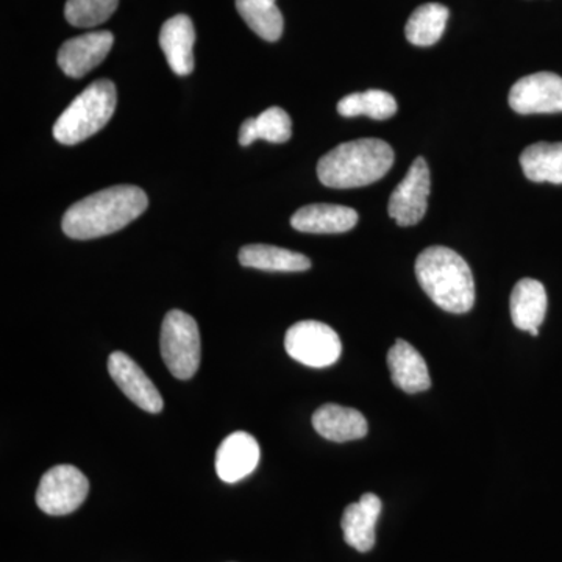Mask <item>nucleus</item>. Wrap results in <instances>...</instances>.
<instances>
[{
  "mask_svg": "<svg viewBox=\"0 0 562 562\" xmlns=\"http://www.w3.org/2000/svg\"><path fill=\"white\" fill-rule=\"evenodd\" d=\"M149 199L135 184L106 188L74 203L63 216L61 228L72 239L102 238L127 227L147 210Z\"/></svg>",
  "mask_w": 562,
  "mask_h": 562,
  "instance_id": "f257e3e1",
  "label": "nucleus"
},
{
  "mask_svg": "<svg viewBox=\"0 0 562 562\" xmlns=\"http://www.w3.org/2000/svg\"><path fill=\"white\" fill-rule=\"evenodd\" d=\"M386 140L362 138L339 144L317 162L321 183L335 190L368 187L383 179L394 165Z\"/></svg>",
  "mask_w": 562,
  "mask_h": 562,
  "instance_id": "f03ea898",
  "label": "nucleus"
},
{
  "mask_svg": "<svg viewBox=\"0 0 562 562\" xmlns=\"http://www.w3.org/2000/svg\"><path fill=\"white\" fill-rule=\"evenodd\" d=\"M422 290L447 313L471 312L475 303V281L468 262L449 247L435 246L422 251L416 261Z\"/></svg>",
  "mask_w": 562,
  "mask_h": 562,
  "instance_id": "7ed1b4c3",
  "label": "nucleus"
},
{
  "mask_svg": "<svg viewBox=\"0 0 562 562\" xmlns=\"http://www.w3.org/2000/svg\"><path fill=\"white\" fill-rule=\"evenodd\" d=\"M116 103L117 92L113 81H94L63 111L54 125V138L65 146H76L90 138L109 124Z\"/></svg>",
  "mask_w": 562,
  "mask_h": 562,
  "instance_id": "20e7f679",
  "label": "nucleus"
},
{
  "mask_svg": "<svg viewBox=\"0 0 562 562\" xmlns=\"http://www.w3.org/2000/svg\"><path fill=\"white\" fill-rule=\"evenodd\" d=\"M161 357L176 379L190 380L201 366V333L190 314L172 310L161 325Z\"/></svg>",
  "mask_w": 562,
  "mask_h": 562,
  "instance_id": "39448f33",
  "label": "nucleus"
},
{
  "mask_svg": "<svg viewBox=\"0 0 562 562\" xmlns=\"http://www.w3.org/2000/svg\"><path fill=\"white\" fill-rule=\"evenodd\" d=\"M284 349L292 360L310 368H328L339 360L342 344L338 333L317 321H302L292 325L284 336Z\"/></svg>",
  "mask_w": 562,
  "mask_h": 562,
  "instance_id": "423d86ee",
  "label": "nucleus"
},
{
  "mask_svg": "<svg viewBox=\"0 0 562 562\" xmlns=\"http://www.w3.org/2000/svg\"><path fill=\"white\" fill-rule=\"evenodd\" d=\"M90 482L74 465H55L41 479L36 505L49 516H68L87 501Z\"/></svg>",
  "mask_w": 562,
  "mask_h": 562,
  "instance_id": "0eeeda50",
  "label": "nucleus"
},
{
  "mask_svg": "<svg viewBox=\"0 0 562 562\" xmlns=\"http://www.w3.org/2000/svg\"><path fill=\"white\" fill-rule=\"evenodd\" d=\"M430 191V168L424 158H416L405 179L392 191L387 213L402 227L419 224L427 213Z\"/></svg>",
  "mask_w": 562,
  "mask_h": 562,
  "instance_id": "6e6552de",
  "label": "nucleus"
},
{
  "mask_svg": "<svg viewBox=\"0 0 562 562\" xmlns=\"http://www.w3.org/2000/svg\"><path fill=\"white\" fill-rule=\"evenodd\" d=\"M509 106L519 114H550L562 111V77L536 72L514 83Z\"/></svg>",
  "mask_w": 562,
  "mask_h": 562,
  "instance_id": "1a4fd4ad",
  "label": "nucleus"
},
{
  "mask_svg": "<svg viewBox=\"0 0 562 562\" xmlns=\"http://www.w3.org/2000/svg\"><path fill=\"white\" fill-rule=\"evenodd\" d=\"M111 379L140 409L150 414L161 413L162 397L146 372L124 351H114L109 358Z\"/></svg>",
  "mask_w": 562,
  "mask_h": 562,
  "instance_id": "9d476101",
  "label": "nucleus"
},
{
  "mask_svg": "<svg viewBox=\"0 0 562 562\" xmlns=\"http://www.w3.org/2000/svg\"><path fill=\"white\" fill-rule=\"evenodd\" d=\"M113 43V33L105 31L76 36L63 44L58 52V66L66 76L81 79L105 60Z\"/></svg>",
  "mask_w": 562,
  "mask_h": 562,
  "instance_id": "9b49d317",
  "label": "nucleus"
},
{
  "mask_svg": "<svg viewBox=\"0 0 562 562\" xmlns=\"http://www.w3.org/2000/svg\"><path fill=\"white\" fill-rule=\"evenodd\" d=\"M260 462V446L246 431L232 432L216 452V472L222 482L238 483L249 476Z\"/></svg>",
  "mask_w": 562,
  "mask_h": 562,
  "instance_id": "f8f14e48",
  "label": "nucleus"
},
{
  "mask_svg": "<svg viewBox=\"0 0 562 562\" xmlns=\"http://www.w3.org/2000/svg\"><path fill=\"white\" fill-rule=\"evenodd\" d=\"M383 503L375 494H364L360 502L351 503L342 514L344 539L351 549L366 553L375 546V527Z\"/></svg>",
  "mask_w": 562,
  "mask_h": 562,
  "instance_id": "ddd939ff",
  "label": "nucleus"
},
{
  "mask_svg": "<svg viewBox=\"0 0 562 562\" xmlns=\"http://www.w3.org/2000/svg\"><path fill=\"white\" fill-rule=\"evenodd\" d=\"M194 24L187 14H177L162 24L160 47L177 76H190L194 70Z\"/></svg>",
  "mask_w": 562,
  "mask_h": 562,
  "instance_id": "4468645a",
  "label": "nucleus"
},
{
  "mask_svg": "<svg viewBox=\"0 0 562 562\" xmlns=\"http://www.w3.org/2000/svg\"><path fill=\"white\" fill-rule=\"evenodd\" d=\"M357 211L349 206L330 205V203H314L295 211L291 217V225L297 232L317 233V235H333L346 233L357 227Z\"/></svg>",
  "mask_w": 562,
  "mask_h": 562,
  "instance_id": "2eb2a0df",
  "label": "nucleus"
},
{
  "mask_svg": "<svg viewBox=\"0 0 562 562\" xmlns=\"http://www.w3.org/2000/svg\"><path fill=\"white\" fill-rule=\"evenodd\" d=\"M313 427L322 438L333 442L357 441L369 431L368 420L360 412L335 403L321 406L313 414Z\"/></svg>",
  "mask_w": 562,
  "mask_h": 562,
  "instance_id": "dca6fc26",
  "label": "nucleus"
},
{
  "mask_svg": "<svg viewBox=\"0 0 562 562\" xmlns=\"http://www.w3.org/2000/svg\"><path fill=\"white\" fill-rule=\"evenodd\" d=\"M392 382L408 394L430 390L431 379L427 362L412 344L398 339L387 353Z\"/></svg>",
  "mask_w": 562,
  "mask_h": 562,
  "instance_id": "f3484780",
  "label": "nucleus"
},
{
  "mask_svg": "<svg viewBox=\"0 0 562 562\" xmlns=\"http://www.w3.org/2000/svg\"><path fill=\"white\" fill-rule=\"evenodd\" d=\"M547 292L541 281L524 279L514 286L512 294V319L519 330H539L547 314Z\"/></svg>",
  "mask_w": 562,
  "mask_h": 562,
  "instance_id": "a211bd4d",
  "label": "nucleus"
},
{
  "mask_svg": "<svg viewBox=\"0 0 562 562\" xmlns=\"http://www.w3.org/2000/svg\"><path fill=\"white\" fill-rule=\"evenodd\" d=\"M239 262L244 268L269 272H303L312 268V261L305 255L266 244L243 247L239 250Z\"/></svg>",
  "mask_w": 562,
  "mask_h": 562,
  "instance_id": "6ab92c4d",
  "label": "nucleus"
},
{
  "mask_svg": "<svg viewBox=\"0 0 562 562\" xmlns=\"http://www.w3.org/2000/svg\"><path fill=\"white\" fill-rule=\"evenodd\" d=\"M525 177L535 183L562 184V143H536L520 155Z\"/></svg>",
  "mask_w": 562,
  "mask_h": 562,
  "instance_id": "aec40b11",
  "label": "nucleus"
},
{
  "mask_svg": "<svg viewBox=\"0 0 562 562\" xmlns=\"http://www.w3.org/2000/svg\"><path fill=\"white\" fill-rule=\"evenodd\" d=\"M291 135L290 114L280 106H271V109L262 111L260 116L249 117L243 122L241 128H239V144L247 147L257 139L281 144L290 140Z\"/></svg>",
  "mask_w": 562,
  "mask_h": 562,
  "instance_id": "412c9836",
  "label": "nucleus"
},
{
  "mask_svg": "<svg viewBox=\"0 0 562 562\" xmlns=\"http://www.w3.org/2000/svg\"><path fill=\"white\" fill-rule=\"evenodd\" d=\"M449 21V9L442 3H425L414 10L406 22V40L414 46L428 47L442 38Z\"/></svg>",
  "mask_w": 562,
  "mask_h": 562,
  "instance_id": "4be33fe9",
  "label": "nucleus"
},
{
  "mask_svg": "<svg viewBox=\"0 0 562 562\" xmlns=\"http://www.w3.org/2000/svg\"><path fill=\"white\" fill-rule=\"evenodd\" d=\"M236 9L260 38L273 43L283 35V14L277 7V0H236Z\"/></svg>",
  "mask_w": 562,
  "mask_h": 562,
  "instance_id": "5701e85b",
  "label": "nucleus"
},
{
  "mask_svg": "<svg viewBox=\"0 0 562 562\" xmlns=\"http://www.w3.org/2000/svg\"><path fill=\"white\" fill-rule=\"evenodd\" d=\"M338 113L344 117L368 116L375 121H386L397 113V101L383 90L353 92L339 101Z\"/></svg>",
  "mask_w": 562,
  "mask_h": 562,
  "instance_id": "b1692460",
  "label": "nucleus"
},
{
  "mask_svg": "<svg viewBox=\"0 0 562 562\" xmlns=\"http://www.w3.org/2000/svg\"><path fill=\"white\" fill-rule=\"evenodd\" d=\"M120 0H68L65 7L66 21L74 27L90 29L109 21Z\"/></svg>",
  "mask_w": 562,
  "mask_h": 562,
  "instance_id": "393cba45",
  "label": "nucleus"
}]
</instances>
